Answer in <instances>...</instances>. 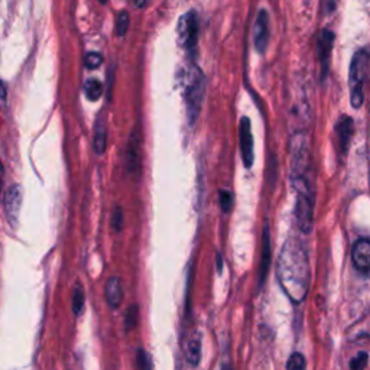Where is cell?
<instances>
[{"instance_id": "7402d4cb", "label": "cell", "mask_w": 370, "mask_h": 370, "mask_svg": "<svg viewBox=\"0 0 370 370\" xmlns=\"http://www.w3.org/2000/svg\"><path fill=\"white\" fill-rule=\"evenodd\" d=\"M123 226H125V215H123V210L120 207L113 210L112 215V228L115 232H121Z\"/></svg>"}, {"instance_id": "30bf717a", "label": "cell", "mask_w": 370, "mask_h": 370, "mask_svg": "<svg viewBox=\"0 0 370 370\" xmlns=\"http://www.w3.org/2000/svg\"><path fill=\"white\" fill-rule=\"evenodd\" d=\"M351 260H353L355 268L367 275L370 268V243L367 239H359L351 251Z\"/></svg>"}, {"instance_id": "7c38bea8", "label": "cell", "mask_w": 370, "mask_h": 370, "mask_svg": "<svg viewBox=\"0 0 370 370\" xmlns=\"http://www.w3.org/2000/svg\"><path fill=\"white\" fill-rule=\"evenodd\" d=\"M336 133L339 139V149L342 153H347L350 148V140L353 136V120L348 116H342L336 125Z\"/></svg>"}, {"instance_id": "7a4b0ae2", "label": "cell", "mask_w": 370, "mask_h": 370, "mask_svg": "<svg viewBox=\"0 0 370 370\" xmlns=\"http://www.w3.org/2000/svg\"><path fill=\"white\" fill-rule=\"evenodd\" d=\"M180 83L185 101V110L188 123L192 126L197 121L203 100L207 89V80L204 73L196 64H187L180 74Z\"/></svg>"}, {"instance_id": "603a6c76", "label": "cell", "mask_w": 370, "mask_h": 370, "mask_svg": "<svg viewBox=\"0 0 370 370\" xmlns=\"http://www.w3.org/2000/svg\"><path fill=\"white\" fill-rule=\"evenodd\" d=\"M305 367H307V362L301 353H294L287 363V369L289 370H304Z\"/></svg>"}, {"instance_id": "d4e9b609", "label": "cell", "mask_w": 370, "mask_h": 370, "mask_svg": "<svg viewBox=\"0 0 370 370\" xmlns=\"http://www.w3.org/2000/svg\"><path fill=\"white\" fill-rule=\"evenodd\" d=\"M233 204V197L232 192L227 190H220V207L224 211V213H228Z\"/></svg>"}, {"instance_id": "484cf974", "label": "cell", "mask_w": 370, "mask_h": 370, "mask_svg": "<svg viewBox=\"0 0 370 370\" xmlns=\"http://www.w3.org/2000/svg\"><path fill=\"white\" fill-rule=\"evenodd\" d=\"M367 353L366 351H360V353L350 362V369L351 370H362L367 366Z\"/></svg>"}, {"instance_id": "277c9868", "label": "cell", "mask_w": 370, "mask_h": 370, "mask_svg": "<svg viewBox=\"0 0 370 370\" xmlns=\"http://www.w3.org/2000/svg\"><path fill=\"white\" fill-rule=\"evenodd\" d=\"M367 69H369V52L367 49L362 48L356 51V54L351 58L350 64V74H348V81H350V89H351V106L355 109H359L363 104V85L367 78Z\"/></svg>"}, {"instance_id": "f1b7e54d", "label": "cell", "mask_w": 370, "mask_h": 370, "mask_svg": "<svg viewBox=\"0 0 370 370\" xmlns=\"http://www.w3.org/2000/svg\"><path fill=\"white\" fill-rule=\"evenodd\" d=\"M3 180H5V168L0 161V197H2V188H3Z\"/></svg>"}, {"instance_id": "cb8c5ba5", "label": "cell", "mask_w": 370, "mask_h": 370, "mask_svg": "<svg viewBox=\"0 0 370 370\" xmlns=\"http://www.w3.org/2000/svg\"><path fill=\"white\" fill-rule=\"evenodd\" d=\"M84 64L89 69H96L103 64V56L100 52H89L84 58Z\"/></svg>"}, {"instance_id": "8992f818", "label": "cell", "mask_w": 370, "mask_h": 370, "mask_svg": "<svg viewBox=\"0 0 370 370\" xmlns=\"http://www.w3.org/2000/svg\"><path fill=\"white\" fill-rule=\"evenodd\" d=\"M239 137H240V153H242L243 165L249 169L253 165V161H255L253 136H252L251 119L249 117H242L240 129H239Z\"/></svg>"}, {"instance_id": "83f0119b", "label": "cell", "mask_w": 370, "mask_h": 370, "mask_svg": "<svg viewBox=\"0 0 370 370\" xmlns=\"http://www.w3.org/2000/svg\"><path fill=\"white\" fill-rule=\"evenodd\" d=\"M8 101V92H6V85L5 83L0 80V106H5Z\"/></svg>"}, {"instance_id": "4fadbf2b", "label": "cell", "mask_w": 370, "mask_h": 370, "mask_svg": "<svg viewBox=\"0 0 370 370\" xmlns=\"http://www.w3.org/2000/svg\"><path fill=\"white\" fill-rule=\"evenodd\" d=\"M262 260H260V269H259V287H262L265 278L268 275V269L271 265V233H269V224L267 221L265 228H263V242H262Z\"/></svg>"}, {"instance_id": "5b68a950", "label": "cell", "mask_w": 370, "mask_h": 370, "mask_svg": "<svg viewBox=\"0 0 370 370\" xmlns=\"http://www.w3.org/2000/svg\"><path fill=\"white\" fill-rule=\"evenodd\" d=\"M177 37L180 47L192 56L196 52L199 42V19L196 12L190 10L180 17L177 25Z\"/></svg>"}, {"instance_id": "52a82bcc", "label": "cell", "mask_w": 370, "mask_h": 370, "mask_svg": "<svg viewBox=\"0 0 370 370\" xmlns=\"http://www.w3.org/2000/svg\"><path fill=\"white\" fill-rule=\"evenodd\" d=\"M314 204H315V199L296 197L295 215H296L299 230L305 235L311 233L312 226H314Z\"/></svg>"}, {"instance_id": "2e32d148", "label": "cell", "mask_w": 370, "mask_h": 370, "mask_svg": "<svg viewBox=\"0 0 370 370\" xmlns=\"http://www.w3.org/2000/svg\"><path fill=\"white\" fill-rule=\"evenodd\" d=\"M201 359V337L199 334L191 337L185 346V360L191 366H197Z\"/></svg>"}, {"instance_id": "3957f363", "label": "cell", "mask_w": 370, "mask_h": 370, "mask_svg": "<svg viewBox=\"0 0 370 370\" xmlns=\"http://www.w3.org/2000/svg\"><path fill=\"white\" fill-rule=\"evenodd\" d=\"M291 180L311 177V145L305 129H296L289 139Z\"/></svg>"}, {"instance_id": "1f68e13d", "label": "cell", "mask_w": 370, "mask_h": 370, "mask_svg": "<svg viewBox=\"0 0 370 370\" xmlns=\"http://www.w3.org/2000/svg\"><path fill=\"white\" fill-rule=\"evenodd\" d=\"M99 2H100L101 5H106V3H108V2H109V0H99Z\"/></svg>"}, {"instance_id": "44dd1931", "label": "cell", "mask_w": 370, "mask_h": 370, "mask_svg": "<svg viewBox=\"0 0 370 370\" xmlns=\"http://www.w3.org/2000/svg\"><path fill=\"white\" fill-rule=\"evenodd\" d=\"M136 366H137L139 369H145V370H149V369L153 367L152 360H151L149 355L146 353V350L139 348V350L136 351Z\"/></svg>"}, {"instance_id": "ac0fdd59", "label": "cell", "mask_w": 370, "mask_h": 370, "mask_svg": "<svg viewBox=\"0 0 370 370\" xmlns=\"http://www.w3.org/2000/svg\"><path fill=\"white\" fill-rule=\"evenodd\" d=\"M129 24H131V19H129V13L128 12H120L116 17V35L120 38L125 37V35L128 33V29H129Z\"/></svg>"}, {"instance_id": "6da1fadb", "label": "cell", "mask_w": 370, "mask_h": 370, "mask_svg": "<svg viewBox=\"0 0 370 370\" xmlns=\"http://www.w3.org/2000/svg\"><path fill=\"white\" fill-rule=\"evenodd\" d=\"M276 276L279 285L294 304H301L310 289L311 267L304 242L289 237L282 246Z\"/></svg>"}, {"instance_id": "4316f807", "label": "cell", "mask_w": 370, "mask_h": 370, "mask_svg": "<svg viewBox=\"0 0 370 370\" xmlns=\"http://www.w3.org/2000/svg\"><path fill=\"white\" fill-rule=\"evenodd\" d=\"M336 9V0H323V10L326 15L334 12Z\"/></svg>"}, {"instance_id": "4dcf8cb0", "label": "cell", "mask_w": 370, "mask_h": 370, "mask_svg": "<svg viewBox=\"0 0 370 370\" xmlns=\"http://www.w3.org/2000/svg\"><path fill=\"white\" fill-rule=\"evenodd\" d=\"M221 269H223V267H221V256H217V271H219V274H221Z\"/></svg>"}, {"instance_id": "9a60e30c", "label": "cell", "mask_w": 370, "mask_h": 370, "mask_svg": "<svg viewBox=\"0 0 370 370\" xmlns=\"http://www.w3.org/2000/svg\"><path fill=\"white\" fill-rule=\"evenodd\" d=\"M93 148L97 155L104 153L106 148H108V128H106V120L103 117H99L94 126V137H93Z\"/></svg>"}, {"instance_id": "5bb4252c", "label": "cell", "mask_w": 370, "mask_h": 370, "mask_svg": "<svg viewBox=\"0 0 370 370\" xmlns=\"http://www.w3.org/2000/svg\"><path fill=\"white\" fill-rule=\"evenodd\" d=\"M104 295H106V301H108V304L112 308L120 307V304L123 301V296H125L120 278L113 276L108 280V284H106V288H104Z\"/></svg>"}, {"instance_id": "ffe728a7", "label": "cell", "mask_w": 370, "mask_h": 370, "mask_svg": "<svg viewBox=\"0 0 370 370\" xmlns=\"http://www.w3.org/2000/svg\"><path fill=\"white\" fill-rule=\"evenodd\" d=\"M137 320H139V308L137 305H131L125 317V331H132L136 327Z\"/></svg>"}, {"instance_id": "f546056e", "label": "cell", "mask_w": 370, "mask_h": 370, "mask_svg": "<svg viewBox=\"0 0 370 370\" xmlns=\"http://www.w3.org/2000/svg\"><path fill=\"white\" fill-rule=\"evenodd\" d=\"M149 0H135V6L136 8H145Z\"/></svg>"}, {"instance_id": "8fae6325", "label": "cell", "mask_w": 370, "mask_h": 370, "mask_svg": "<svg viewBox=\"0 0 370 370\" xmlns=\"http://www.w3.org/2000/svg\"><path fill=\"white\" fill-rule=\"evenodd\" d=\"M334 32L330 29H324L321 32V37L319 41V56H320V62H321V78H326L327 72H328V61L331 56V49L334 45Z\"/></svg>"}, {"instance_id": "d6986e66", "label": "cell", "mask_w": 370, "mask_h": 370, "mask_svg": "<svg viewBox=\"0 0 370 370\" xmlns=\"http://www.w3.org/2000/svg\"><path fill=\"white\" fill-rule=\"evenodd\" d=\"M84 304H85L84 289L81 287H76L73 292V312L76 315H80L84 310Z\"/></svg>"}, {"instance_id": "e0dca14e", "label": "cell", "mask_w": 370, "mask_h": 370, "mask_svg": "<svg viewBox=\"0 0 370 370\" xmlns=\"http://www.w3.org/2000/svg\"><path fill=\"white\" fill-rule=\"evenodd\" d=\"M84 93L90 101H97L103 96V84L96 78L87 80L84 83Z\"/></svg>"}, {"instance_id": "9c48e42d", "label": "cell", "mask_w": 370, "mask_h": 370, "mask_svg": "<svg viewBox=\"0 0 370 370\" xmlns=\"http://www.w3.org/2000/svg\"><path fill=\"white\" fill-rule=\"evenodd\" d=\"M22 200H24V191L21 185L17 184L10 185L5 196V213L10 224H15L17 217H19Z\"/></svg>"}, {"instance_id": "ba28073f", "label": "cell", "mask_w": 370, "mask_h": 370, "mask_svg": "<svg viewBox=\"0 0 370 370\" xmlns=\"http://www.w3.org/2000/svg\"><path fill=\"white\" fill-rule=\"evenodd\" d=\"M253 44L259 54L267 51L269 44V16L265 9L258 13V17L253 26Z\"/></svg>"}]
</instances>
